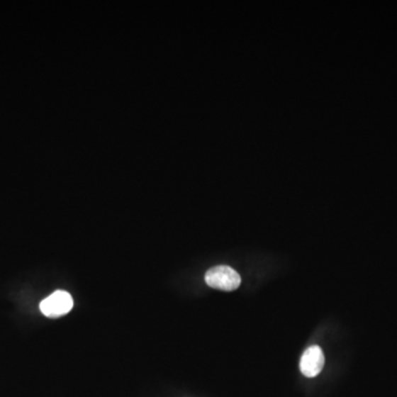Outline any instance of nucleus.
Instances as JSON below:
<instances>
[{
  "label": "nucleus",
  "instance_id": "nucleus-1",
  "mask_svg": "<svg viewBox=\"0 0 397 397\" xmlns=\"http://www.w3.org/2000/svg\"><path fill=\"white\" fill-rule=\"evenodd\" d=\"M206 283L218 291H233L241 285V276L228 266H216L206 272Z\"/></svg>",
  "mask_w": 397,
  "mask_h": 397
},
{
  "label": "nucleus",
  "instance_id": "nucleus-2",
  "mask_svg": "<svg viewBox=\"0 0 397 397\" xmlns=\"http://www.w3.org/2000/svg\"><path fill=\"white\" fill-rule=\"evenodd\" d=\"M72 296L65 291H55L52 295H50L40 303L41 313L45 317L52 318V319L67 315V313L72 311Z\"/></svg>",
  "mask_w": 397,
  "mask_h": 397
},
{
  "label": "nucleus",
  "instance_id": "nucleus-3",
  "mask_svg": "<svg viewBox=\"0 0 397 397\" xmlns=\"http://www.w3.org/2000/svg\"><path fill=\"white\" fill-rule=\"evenodd\" d=\"M325 355L320 347L313 345L308 347L301 360V371L305 376L315 377L323 371Z\"/></svg>",
  "mask_w": 397,
  "mask_h": 397
}]
</instances>
